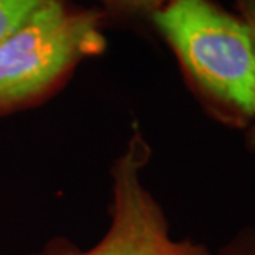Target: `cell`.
Listing matches in <instances>:
<instances>
[{"instance_id":"6da1fadb","label":"cell","mask_w":255,"mask_h":255,"mask_svg":"<svg viewBox=\"0 0 255 255\" xmlns=\"http://www.w3.org/2000/svg\"><path fill=\"white\" fill-rule=\"evenodd\" d=\"M150 23L175 55L184 83L214 121L255 122V40L249 25L214 0H170Z\"/></svg>"},{"instance_id":"7a4b0ae2","label":"cell","mask_w":255,"mask_h":255,"mask_svg":"<svg viewBox=\"0 0 255 255\" xmlns=\"http://www.w3.org/2000/svg\"><path fill=\"white\" fill-rule=\"evenodd\" d=\"M101 7L51 0L0 43V117L55 97L81 64L107 50Z\"/></svg>"},{"instance_id":"3957f363","label":"cell","mask_w":255,"mask_h":255,"mask_svg":"<svg viewBox=\"0 0 255 255\" xmlns=\"http://www.w3.org/2000/svg\"><path fill=\"white\" fill-rule=\"evenodd\" d=\"M151 146L137 124L121 155L111 166V222L91 249L68 237H53L31 255H213L191 239H175L161 204L145 186L142 173Z\"/></svg>"},{"instance_id":"277c9868","label":"cell","mask_w":255,"mask_h":255,"mask_svg":"<svg viewBox=\"0 0 255 255\" xmlns=\"http://www.w3.org/2000/svg\"><path fill=\"white\" fill-rule=\"evenodd\" d=\"M102 12L107 20L133 23V21H148L156 10L163 7L170 0H99Z\"/></svg>"},{"instance_id":"5b68a950","label":"cell","mask_w":255,"mask_h":255,"mask_svg":"<svg viewBox=\"0 0 255 255\" xmlns=\"http://www.w3.org/2000/svg\"><path fill=\"white\" fill-rule=\"evenodd\" d=\"M51 0H0V43Z\"/></svg>"},{"instance_id":"8992f818","label":"cell","mask_w":255,"mask_h":255,"mask_svg":"<svg viewBox=\"0 0 255 255\" xmlns=\"http://www.w3.org/2000/svg\"><path fill=\"white\" fill-rule=\"evenodd\" d=\"M219 255H255V227L237 236L222 249Z\"/></svg>"},{"instance_id":"52a82bcc","label":"cell","mask_w":255,"mask_h":255,"mask_svg":"<svg viewBox=\"0 0 255 255\" xmlns=\"http://www.w3.org/2000/svg\"><path fill=\"white\" fill-rule=\"evenodd\" d=\"M237 10L239 17H242V20L249 25L255 40V0H237ZM249 142H251L252 151H255V122L249 128Z\"/></svg>"}]
</instances>
